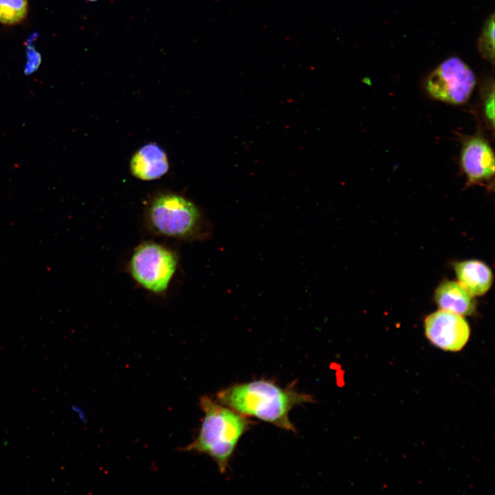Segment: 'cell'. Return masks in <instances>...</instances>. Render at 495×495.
<instances>
[{"mask_svg":"<svg viewBox=\"0 0 495 495\" xmlns=\"http://www.w3.org/2000/svg\"><path fill=\"white\" fill-rule=\"evenodd\" d=\"M218 402L244 415L252 416L284 430L296 432L289 412L297 405L313 402L311 396L281 388L265 380L237 384L217 394Z\"/></svg>","mask_w":495,"mask_h":495,"instance_id":"6da1fadb","label":"cell"},{"mask_svg":"<svg viewBox=\"0 0 495 495\" xmlns=\"http://www.w3.org/2000/svg\"><path fill=\"white\" fill-rule=\"evenodd\" d=\"M144 224L153 234L180 241H198L209 236L208 220L200 207L184 195L161 190L148 199Z\"/></svg>","mask_w":495,"mask_h":495,"instance_id":"7a4b0ae2","label":"cell"},{"mask_svg":"<svg viewBox=\"0 0 495 495\" xmlns=\"http://www.w3.org/2000/svg\"><path fill=\"white\" fill-rule=\"evenodd\" d=\"M200 406L204 416L199 434L184 450L209 455L217 464L219 471L225 473L250 422L244 415L207 396L200 399Z\"/></svg>","mask_w":495,"mask_h":495,"instance_id":"3957f363","label":"cell"},{"mask_svg":"<svg viewBox=\"0 0 495 495\" xmlns=\"http://www.w3.org/2000/svg\"><path fill=\"white\" fill-rule=\"evenodd\" d=\"M179 266L177 254L154 241H144L133 250L128 262L129 275L145 291L165 294Z\"/></svg>","mask_w":495,"mask_h":495,"instance_id":"277c9868","label":"cell"},{"mask_svg":"<svg viewBox=\"0 0 495 495\" xmlns=\"http://www.w3.org/2000/svg\"><path fill=\"white\" fill-rule=\"evenodd\" d=\"M475 84L476 78L470 67L459 58L450 57L430 73L426 88L435 100L461 104L470 98Z\"/></svg>","mask_w":495,"mask_h":495,"instance_id":"5b68a950","label":"cell"},{"mask_svg":"<svg viewBox=\"0 0 495 495\" xmlns=\"http://www.w3.org/2000/svg\"><path fill=\"white\" fill-rule=\"evenodd\" d=\"M424 324L427 339L446 351H461L470 339V325L464 316L459 314L439 309L428 315Z\"/></svg>","mask_w":495,"mask_h":495,"instance_id":"8992f818","label":"cell"},{"mask_svg":"<svg viewBox=\"0 0 495 495\" xmlns=\"http://www.w3.org/2000/svg\"><path fill=\"white\" fill-rule=\"evenodd\" d=\"M460 163L468 185L490 181L494 175V153L488 142L479 135L463 143Z\"/></svg>","mask_w":495,"mask_h":495,"instance_id":"52a82bcc","label":"cell"},{"mask_svg":"<svg viewBox=\"0 0 495 495\" xmlns=\"http://www.w3.org/2000/svg\"><path fill=\"white\" fill-rule=\"evenodd\" d=\"M132 176L142 181H153L164 176L170 164L165 150L156 142H148L138 148L129 164Z\"/></svg>","mask_w":495,"mask_h":495,"instance_id":"ba28073f","label":"cell"},{"mask_svg":"<svg viewBox=\"0 0 495 495\" xmlns=\"http://www.w3.org/2000/svg\"><path fill=\"white\" fill-rule=\"evenodd\" d=\"M453 268L458 283L474 296L485 294L491 288L494 275L491 268L478 260L456 262Z\"/></svg>","mask_w":495,"mask_h":495,"instance_id":"9c48e42d","label":"cell"},{"mask_svg":"<svg viewBox=\"0 0 495 495\" xmlns=\"http://www.w3.org/2000/svg\"><path fill=\"white\" fill-rule=\"evenodd\" d=\"M434 300L440 309L462 316L472 315L476 307L474 296L458 282L443 280L434 292Z\"/></svg>","mask_w":495,"mask_h":495,"instance_id":"30bf717a","label":"cell"},{"mask_svg":"<svg viewBox=\"0 0 495 495\" xmlns=\"http://www.w3.org/2000/svg\"><path fill=\"white\" fill-rule=\"evenodd\" d=\"M28 10V0H0V23L18 24L25 19Z\"/></svg>","mask_w":495,"mask_h":495,"instance_id":"8fae6325","label":"cell"},{"mask_svg":"<svg viewBox=\"0 0 495 495\" xmlns=\"http://www.w3.org/2000/svg\"><path fill=\"white\" fill-rule=\"evenodd\" d=\"M478 50L483 58L492 64L494 61V15L486 20L478 41Z\"/></svg>","mask_w":495,"mask_h":495,"instance_id":"7c38bea8","label":"cell"},{"mask_svg":"<svg viewBox=\"0 0 495 495\" xmlns=\"http://www.w3.org/2000/svg\"><path fill=\"white\" fill-rule=\"evenodd\" d=\"M36 37V33L32 34L26 43L27 61L24 67L25 75H30L36 72L41 63V56L33 45V41Z\"/></svg>","mask_w":495,"mask_h":495,"instance_id":"4fadbf2b","label":"cell"},{"mask_svg":"<svg viewBox=\"0 0 495 495\" xmlns=\"http://www.w3.org/2000/svg\"><path fill=\"white\" fill-rule=\"evenodd\" d=\"M494 83L491 87L485 92L483 98V111L486 120L488 122L491 127H494Z\"/></svg>","mask_w":495,"mask_h":495,"instance_id":"5bb4252c","label":"cell"},{"mask_svg":"<svg viewBox=\"0 0 495 495\" xmlns=\"http://www.w3.org/2000/svg\"><path fill=\"white\" fill-rule=\"evenodd\" d=\"M87 1H98V0H87Z\"/></svg>","mask_w":495,"mask_h":495,"instance_id":"9a60e30c","label":"cell"}]
</instances>
